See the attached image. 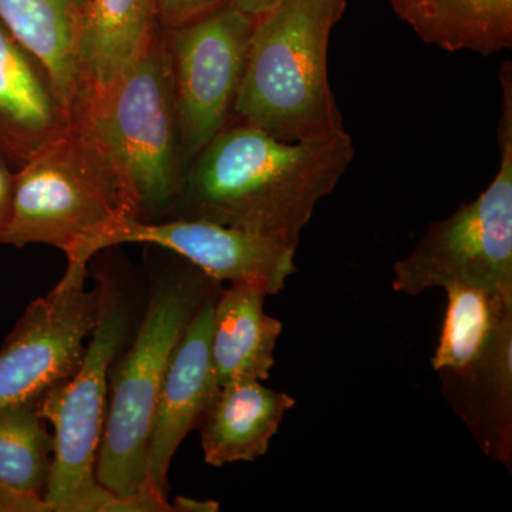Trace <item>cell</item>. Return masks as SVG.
<instances>
[{
	"label": "cell",
	"mask_w": 512,
	"mask_h": 512,
	"mask_svg": "<svg viewBox=\"0 0 512 512\" xmlns=\"http://www.w3.org/2000/svg\"><path fill=\"white\" fill-rule=\"evenodd\" d=\"M353 157L348 131L289 143L232 117L192 161L171 218L215 222L298 247L316 205L335 190Z\"/></svg>",
	"instance_id": "obj_1"
},
{
	"label": "cell",
	"mask_w": 512,
	"mask_h": 512,
	"mask_svg": "<svg viewBox=\"0 0 512 512\" xmlns=\"http://www.w3.org/2000/svg\"><path fill=\"white\" fill-rule=\"evenodd\" d=\"M346 6L282 0L256 18L234 117L289 143L346 133L328 73L330 35Z\"/></svg>",
	"instance_id": "obj_2"
},
{
	"label": "cell",
	"mask_w": 512,
	"mask_h": 512,
	"mask_svg": "<svg viewBox=\"0 0 512 512\" xmlns=\"http://www.w3.org/2000/svg\"><path fill=\"white\" fill-rule=\"evenodd\" d=\"M218 289L220 282L180 256L154 278L140 328L110 367L96 477L116 497L157 494L148 483L147 443L158 393L195 312Z\"/></svg>",
	"instance_id": "obj_3"
},
{
	"label": "cell",
	"mask_w": 512,
	"mask_h": 512,
	"mask_svg": "<svg viewBox=\"0 0 512 512\" xmlns=\"http://www.w3.org/2000/svg\"><path fill=\"white\" fill-rule=\"evenodd\" d=\"M130 217L140 218L130 185L100 138L77 117L15 170L3 245H49L69 255L101 229Z\"/></svg>",
	"instance_id": "obj_4"
},
{
	"label": "cell",
	"mask_w": 512,
	"mask_h": 512,
	"mask_svg": "<svg viewBox=\"0 0 512 512\" xmlns=\"http://www.w3.org/2000/svg\"><path fill=\"white\" fill-rule=\"evenodd\" d=\"M77 117L119 165L140 220L171 217L185 170L173 60L163 29L157 26L136 59Z\"/></svg>",
	"instance_id": "obj_5"
},
{
	"label": "cell",
	"mask_w": 512,
	"mask_h": 512,
	"mask_svg": "<svg viewBox=\"0 0 512 512\" xmlns=\"http://www.w3.org/2000/svg\"><path fill=\"white\" fill-rule=\"evenodd\" d=\"M99 320L82 366L72 379L47 390L37 407L55 429V453L47 485L50 512H110L116 495L97 481L96 461L103 437L109 372L126 348L133 309L117 276L103 271Z\"/></svg>",
	"instance_id": "obj_6"
},
{
	"label": "cell",
	"mask_w": 512,
	"mask_h": 512,
	"mask_svg": "<svg viewBox=\"0 0 512 512\" xmlns=\"http://www.w3.org/2000/svg\"><path fill=\"white\" fill-rule=\"evenodd\" d=\"M500 168L473 202L433 222L393 266L394 291L419 296L450 285L476 286L512 301V64L500 69Z\"/></svg>",
	"instance_id": "obj_7"
},
{
	"label": "cell",
	"mask_w": 512,
	"mask_h": 512,
	"mask_svg": "<svg viewBox=\"0 0 512 512\" xmlns=\"http://www.w3.org/2000/svg\"><path fill=\"white\" fill-rule=\"evenodd\" d=\"M89 264L67 261L59 284L30 302L0 348V407L37 402L76 375L99 320V285L87 289Z\"/></svg>",
	"instance_id": "obj_8"
},
{
	"label": "cell",
	"mask_w": 512,
	"mask_h": 512,
	"mask_svg": "<svg viewBox=\"0 0 512 512\" xmlns=\"http://www.w3.org/2000/svg\"><path fill=\"white\" fill-rule=\"evenodd\" d=\"M254 19L234 6L164 30L173 60L185 174L234 117Z\"/></svg>",
	"instance_id": "obj_9"
},
{
	"label": "cell",
	"mask_w": 512,
	"mask_h": 512,
	"mask_svg": "<svg viewBox=\"0 0 512 512\" xmlns=\"http://www.w3.org/2000/svg\"><path fill=\"white\" fill-rule=\"evenodd\" d=\"M124 244L154 245L174 252L214 281L261 285L269 295L285 288L296 272L295 245L282 239L204 220L124 218L101 229L67 256L89 264L104 249Z\"/></svg>",
	"instance_id": "obj_10"
},
{
	"label": "cell",
	"mask_w": 512,
	"mask_h": 512,
	"mask_svg": "<svg viewBox=\"0 0 512 512\" xmlns=\"http://www.w3.org/2000/svg\"><path fill=\"white\" fill-rule=\"evenodd\" d=\"M220 293L221 289L212 292L195 312L171 356L158 393L147 443V474L150 487L164 498L178 447L200 424L221 389L211 357L215 303Z\"/></svg>",
	"instance_id": "obj_11"
},
{
	"label": "cell",
	"mask_w": 512,
	"mask_h": 512,
	"mask_svg": "<svg viewBox=\"0 0 512 512\" xmlns=\"http://www.w3.org/2000/svg\"><path fill=\"white\" fill-rule=\"evenodd\" d=\"M72 121L45 66L0 20V156L18 170Z\"/></svg>",
	"instance_id": "obj_12"
},
{
	"label": "cell",
	"mask_w": 512,
	"mask_h": 512,
	"mask_svg": "<svg viewBox=\"0 0 512 512\" xmlns=\"http://www.w3.org/2000/svg\"><path fill=\"white\" fill-rule=\"evenodd\" d=\"M93 0H0V20L45 66L72 117L86 104L83 40Z\"/></svg>",
	"instance_id": "obj_13"
},
{
	"label": "cell",
	"mask_w": 512,
	"mask_h": 512,
	"mask_svg": "<svg viewBox=\"0 0 512 512\" xmlns=\"http://www.w3.org/2000/svg\"><path fill=\"white\" fill-rule=\"evenodd\" d=\"M444 397L484 453L511 471L512 315L501 322L483 356L460 370L439 372Z\"/></svg>",
	"instance_id": "obj_14"
},
{
	"label": "cell",
	"mask_w": 512,
	"mask_h": 512,
	"mask_svg": "<svg viewBox=\"0 0 512 512\" xmlns=\"http://www.w3.org/2000/svg\"><path fill=\"white\" fill-rule=\"evenodd\" d=\"M295 404L288 393L269 389L259 380L225 384L198 424L205 463L222 467L265 456Z\"/></svg>",
	"instance_id": "obj_15"
},
{
	"label": "cell",
	"mask_w": 512,
	"mask_h": 512,
	"mask_svg": "<svg viewBox=\"0 0 512 512\" xmlns=\"http://www.w3.org/2000/svg\"><path fill=\"white\" fill-rule=\"evenodd\" d=\"M268 293L261 285L234 282L215 303L211 357L218 386L271 377L281 320L264 311Z\"/></svg>",
	"instance_id": "obj_16"
},
{
	"label": "cell",
	"mask_w": 512,
	"mask_h": 512,
	"mask_svg": "<svg viewBox=\"0 0 512 512\" xmlns=\"http://www.w3.org/2000/svg\"><path fill=\"white\" fill-rule=\"evenodd\" d=\"M423 42L490 56L512 47V0H389Z\"/></svg>",
	"instance_id": "obj_17"
},
{
	"label": "cell",
	"mask_w": 512,
	"mask_h": 512,
	"mask_svg": "<svg viewBox=\"0 0 512 512\" xmlns=\"http://www.w3.org/2000/svg\"><path fill=\"white\" fill-rule=\"evenodd\" d=\"M156 29V0H93L83 40L86 104L123 73Z\"/></svg>",
	"instance_id": "obj_18"
},
{
	"label": "cell",
	"mask_w": 512,
	"mask_h": 512,
	"mask_svg": "<svg viewBox=\"0 0 512 512\" xmlns=\"http://www.w3.org/2000/svg\"><path fill=\"white\" fill-rule=\"evenodd\" d=\"M446 292V315L431 359L437 373L464 369L480 359L501 322L512 315L511 299L485 289L450 285Z\"/></svg>",
	"instance_id": "obj_19"
},
{
	"label": "cell",
	"mask_w": 512,
	"mask_h": 512,
	"mask_svg": "<svg viewBox=\"0 0 512 512\" xmlns=\"http://www.w3.org/2000/svg\"><path fill=\"white\" fill-rule=\"evenodd\" d=\"M53 453L37 402L0 407V487L46 503Z\"/></svg>",
	"instance_id": "obj_20"
},
{
	"label": "cell",
	"mask_w": 512,
	"mask_h": 512,
	"mask_svg": "<svg viewBox=\"0 0 512 512\" xmlns=\"http://www.w3.org/2000/svg\"><path fill=\"white\" fill-rule=\"evenodd\" d=\"M231 0H156L157 26L175 30L207 18Z\"/></svg>",
	"instance_id": "obj_21"
},
{
	"label": "cell",
	"mask_w": 512,
	"mask_h": 512,
	"mask_svg": "<svg viewBox=\"0 0 512 512\" xmlns=\"http://www.w3.org/2000/svg\"><path fill=\"white\" fill-rule=\"evenodd\" d=\"M13 190H15V168L0 156V245H3L12 217Z\"/></svg>",
	"instance_id": "obj_22"
},
{
	"label": "cell",
	"mask_w": 512,
	"mask_h": 512,
	"mask_svg": "<svg viewBox=\"0 0 512 512\" xmlns=\"http://www.w3.org/2000/svg\"><path fill=\"white\" fill-rule=\"evenodd\" d=\"M0 512H50L45 501L30 500L0 487Z\"/></svg>",
	"instance_id": "obj_23"
},
{
	"label": "cell",
	"mask_w": 512,
	"mask_h": 512,
	"mask_svg": "<svg viewBox=\"0 0 512 512\" xmlns=\"http://www.w3.org/2000/svg\"><path fill=\"white\" fill-rule=\"evenodd\" d=\"M279 2H282V0H231V5L239 12L255 20L274 8Z\"/></svg>",
	"instance_id": "obj_24"
},
{
	"label": "cell",
	"mask_w": 512,
	"mask_h": 512,
	"mask_svg": "<svg viewBox=\"0 0 512 512\" xmlns=\"http://www.w3.org/2000/svg\"><path fill=\"white\" fill-rule=\"evenodd\" d=\"M171 511L178 512H217L220 511V504L215 501H200L195 498L178 495L174 504H171Z\"/></svg>",
	"instance_id": "obj_25"
}]
</instances>
